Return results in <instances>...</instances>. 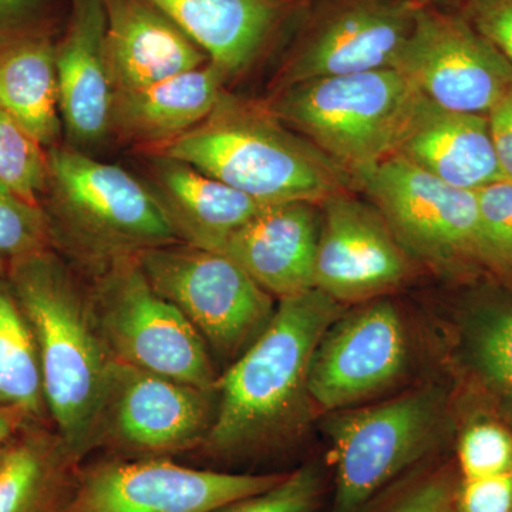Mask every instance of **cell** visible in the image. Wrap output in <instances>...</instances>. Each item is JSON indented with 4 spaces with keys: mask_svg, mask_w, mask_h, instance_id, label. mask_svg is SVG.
Listing matches in <instances>:
<instances>
[{
    "mask_svg": "<svg viewBox=\"0 0 512 512\" xmlns=\"http://www.w3.org/2000/svg\"><path fill=\"white\" fill-rule=\"evenodd\" d=\"M106 2V60L113 93L141 89L210 63L150 0Z\"/></svg>",
    "mask_w": 512,
    "mask_h": 512,
    "instance_id": "19",
    "label": "cell"
},
{
    "mask_svg": "<svg viewBox=\"0 0 512 512\" xmlns=\"http://www.w3.org/2000/svg\"><path fill=\"white\" fill-rule=\"evenodd\" d=\"M498 284L464 313L461 353L478 389L512 426V285Z\"/></svg>",
    "mask_w": 512,
    "mask_h": 512,
    "instance_id": "24",
    "label": "cell"
},
{
    "mask_svg": "<svg viewBox=\"0 0 512 512\" xmlns=\"http://www.w3.org/2000/svg\"><path fill=\"white\" fill-rule=\"evenodd\" d=\"M42 205L53 249L87 278L150 249L180 244L143 178L90 153L47 148Z\"/></svg>",
    "mask_w": 512,
    "mask_h": 512,
    "instance_id": "4",
    "label": "cell"
},
{
    "mask_svg": "<svg viewBox=\"0 0 512 512\" xmlns=\"http://www.w3.org/2000/svg\"><path fill=\"white\" fill-rule=\"evenodd\" d=\"M406 362V329L396 306L369 303L340 316L320 339L309 367V397L323 409H343L392 384Z\"/></svg>",
    "mask_w": 512,
    "mask_h": 512,
    "instance_id": "15",
    "label": "cell"
},
{
    "mask_svg": "<svg viewBox=\"0 0 512 512\" xmlns=\"http://www.w3.org/2000/svg\"><path fill=\"white\" fill-rule=\"evenodd\" d=\"M457 493L450 471H434L404 485L376 512H453Z\"/></svg>",
    "mask_w": 512,
    "mask_h": 512,
    "instance_id": "32",
    "label": "cell"
},
{
    "mask_svg": "<svg viewBox=\"0 0 512 512\" xmlns=\"http://www.w3.org/2000/svg\"><path fill=\"white\" fill-rule=\"evenodd\" d=\"M0 109L46 148L60 144L63 123L52 35L22 37L0 46Z\"/></svg>",
    "mask_w": 512,
    "mask_h": 512,
    "instance_id": "23",
    "label": "cell"
},
{
    "mask_svg": "<svg viewBox=\"0 0 512 512\" xmlns=\"http://www.w3.org/2000/svg\"><path fill=\"white\" fill-rule=\"evenodd\" d=\"M356 190L320 202L315 285L333 299L359 302L402 284L409 258L382 214Z\"/></svg>",
    "mask_w": 512,
    "mask_h": 512,
    "instance_id": "14",
    "label": "cell"
},
{
    "mask_svg": "<svg viewBox=\"0 0 512 512\" xmlns=\"http://www.w3.org/2000/svg\"><path fill=\"white\" fill-rule=\"evenodd\" d=\"M227 84V76L208 63L151 86L114 93L110 138L143 153L183 136L210 116Z\"/></svg>",
    "mask_w": 512,
    "mask_h": 512,
    "instance_id": "21",
    "label": "cell"
},
{
    "mask_svg": "<svg viewBox=\"0 0 512 512\" xmlns=\"http://www.w3.org/2000/svg\"><path fill=\"white\" fill-rule=\"evenodd\" d=\"M79 463L56 431L29 424L9 441L0 467V512H37Z\"/></svg>",
    "mask_w": 512,
    "mask_h": 512,
    "instance_id": "25",
    "label": "cell"
},
{
    "mask_svg": "<svg viewBox=\"0 0 512 512\" xmlns=\"http://www.w3.org/2000/svg\"><path fill=\"white\" fill-rule=\"evenodd\" d=\"M340 316L342 303L318 288L279 299L271 323L218 379L205 450L232 456L284 439L309 396L313 353Z\"/></svg>",
    "mask_w": 512,
    "mask_h": 512,
    "instance_id": "2",
    "label": "cell"
},
{
    "mask_svg": "<svg viewBox=\"0 0 512 512\" xmlns=\"http://www.w3.org/2000/svg\"><path fill=\"white\" fill-rule=\"evenodd\" d=\"M511 512H512V508H511Z\"/></svg>",
    "mask_w": 512,
    "mask_h": 512,
    "instance_id": "41",
    "label": "cell"
},
{
    "mask_svg": "<svg viewBox=\"0 0 512 512\" xmlns=\"http://www.w3.org/2000/svg\"><path fill=\"white\" fill-rule=\"evenodd\" d=\"M458 461L464 480L512 471V431L501 421H474L461 434Z\"/></svg>",
    "mask_w": 512,
    "mask_h": 512,
    "instance_id": "30",
    "label": "cell"
},
{
    "mask_svg": "<svg viewBox=\"0 0 512 512\" xmlns=\"http://www.w3.org/2000/svg\"><path fill=\"white\" fill-rule=\"evenodd\" d=\"M52 30L45 0H0V46L22 37L52 35Z\"/></svg>",
    "mask_w": 512,
    "mask_h": 512,
    "instance_id": "34",
    "label": "cell"
},
{
    "mask_svg": "<svg viewBox=\"0 0 512 512\" xmlns=\"http://www.w3.org/2000/svg\"><path fill=\"white\" fill-rule=\"evenodd\" d=\"M138 262L221 360L235 362L274 318V296L222 252L180 242L143 252Z\"/></svg>",
    "mask_w": 512,
    "mask_h": 512,
    "instance_id": "8",
    "label": "cell"
},
{
    "mask_svg": "<svg viewBox=\"0 0 512 512\" xmlns=\"http://www.w3.org/2000/svg\"><path fill=\"white\" fill-rule=\"evenodd\" d=\"M426 2L434 3V5L446 6V8H456L458 0H426Z\"/></svg>",
    "mask_w": 512,
    "mask_h": 512,
    "instance_id": "38",
    "label": "cell"
},
{
    "mask_svg": "<svg viewBox=\"0 0 512 512\" xmlns=\"http://www.w3.org/2000/svg\"><path fill=\"white\" fill-rule=\"evenodd\" d=\"M394 69L441 109L487 116L512 86V64L456 8L424 0Z\"/></svg>",
    "mask_w": 512,
    "mask_h": 512,
    "instance_id": "11",
    "label": "cell"
},
{
    "mask_svg": "<svg viewBox=\"0 0 512 512\" xmlns=\"http://www.w3.org/2000/svg\"><path fill=\"white\" fill-rule=\"evenodd\" d=\"M476 194L485 268L491 278L512 285V181L503 178Z\"/></svg>",
    "mask_w": 512,
    "mask_h": 512,
    "instance_id": "29",
    "label": "cell"
},
{
    "mask_svg": "<svg viewBox=\"0 0 512 512\" xmlns=\"http://www.w3.org/2000/svg\"><path fill=\"white\" fill-rule=\"evenodd\" d=\"M217 410V389H201L114 362L101 407L96 447L144 454L204 444Z\"/></svg>",
    "mask_w": 512,
    "mask_h": 512,
    "instance_id": "13",
    "label": "cell"
},
{
    "mask_svg": "<svg viewBox=\"0 0 512 512\" xmlns=\"http://www.w3.org/2000/svg\"><path fill=\"white\" fill-rule=\"evenodd\" d=\"M284 477L197 470L160 457L104 461L84 471L62 512H214Z\"/></svg>",
    "mask_w": 512,
    "mask_h": 512,
    "instance_id": "12",
    "label": "cell"
},
{
    "mask_svg": "<svg viewBox=\"0 0 512 512\" xmlns=\"http://www.w3.org/2000/svg\"><path fill=\"white\" fill-rule=\"evenodd\" d=\"M407 255L454 272L487 274L476 191L444 183L393 156L356 180Z\"/></svg>",
    "mask_w": 512,
    "mask_h": 512,
    "instance_id": "7",
    "label": "cell"
},
{
    "mask_svg": "<svg viewBox=\"0 0 512 512\" xmlns=\"http://www.w3.org/2000/svg\"><path fill=\"white\" fill-rule=\"evenodd\" d=\"M47 177V148L8 111L0 109V183L40 205Z\"/></svg>",
    "mask_w": 512,
    "mask_h": 512,
    "instance_id": "27",
    "label": "cell"
},
{
    "mask_svg": "<svg viewBox=\"0 0 512 512\" xmlns=\"http://www.w3.org/2000/svg\"><path fill=\"white\" fill-rule=\"evenodd\" d=\"M143 177L183 244L222 252L264 204L174 158L143 156Z\"/></svg>",
    "mask_w": 512,
    "mask_h": 512,
    "instance_id": "20",
    "label": "cell"
},
{
    "mask_svg": "<svg viewBox=\"0 0 512 512\" xmlns=\"http://www.w3.org/2000/svg\"><path fill=\"white\" fill-rule=\"evenodd\" d=\"M424 0H308L269 93L308 80L394 69Z\"/></svg>",
    "mask_w": 512,
    "mask_h": 512,
    "instance_id": "9",
    "label": "cell"
},
{
    "mask_svg": "<svg viewBox=\"0 0 512 512\" xmlns=\"http://www.w3.org/2000/svg\"><path fill=\"white\" fill-rule=\"evenodd\" d=\"M47 249H53L52 235L42 205L0 183V272Z\"/></svg>",
    "mask_w": 512,
    "mask_h": 512,
    "instance_id": "28",
    "label": "cell"
},
{
    "mask_svg": "<svg viewBox=\"0 0 512 512\" xmlns=\"http://www.w3.org/2000/svg\"><path fill=\"white\" fill-rule=\"evenodd\" d=\"M184 30L228 82L247 73L295 25L308 0H150Z\"/></svg>",
    "mask_w": 512,
    "mask_h": 512,
    "instance_id": "17",
    "label": "cell"
},
{
    "mask_svg": "<svg viewBox=\"0 0 512 512\" xmlns=\"http://www.w3.org/2000/svg\"><path fill=\"white\" fill-rule=\"evenodd\" d=\"M5 276L35 338L47 414L80 460L96 448L116 362L97 325L89 284L55 249L16 262Z\"/></svg>",
    "mask_w": 512,
    "mask_h": 512,
    "instance_id": "1",
    "label": "cell"
},
{
    "mask_svg": "<svg viewBox=\"0 0 512 512\" xmlns=\"http://www.w3.org/2000/svg\"><path fill=\"white\" fill-rule=\"evenodd\" d=\"M443 416L437 390H419L330 420L329 458L335 467L332 512H362L393 478L431 447Z\"/></svg>",
    "mask_w": 512,
    "mask_h": 512,
    "instance_id": "10",
    "label": "cell"
},
{
    "mask_svg": "<svg viewBox=\"0 0 512 512\" xmlns=\"http://www.w3.org/2000/svg\"><path fill=\"white\" fill-rule=\"evenodd\" d=\"M458 512H511L512 471L464 480L457 493Z\"/></svg>",
    "mask_w": 512,
    "mask_h": 512,
    "instance_id": "35",
    "label": "cell"
},
{
    "mask_svg": "<svg viewBox=\"0 0 512 512\" xmlns=\"http://www.w3.org/2000/svg\"><path fill=\"white\" fill-rule=\"evenodd\" d=\"M29 424H35V421L30 420L25 413L0 407V447L5 446Z\"/></svg>",
    "mask_w": 512,
    "mask_h": 512,
    "instance_id": "37",
    "label": "cell"
},
{
    "mask_svg": "<svg viewBox=\"0 0 512 512\" xmlns=\"http://www.w3.org/2000/svg\"><path fill=\"white\" fill-rule=\"evenodd\" d=\"M141 156L174 158L261 204L322 202L355 181L261 101L225 92L210 116Z\"/></svg>",
    "mask_w": 512,
    "mask_h": 512,
    "instance_id": "3",
    "label": "cell"
},
{
    "mask_svg": "<svg viewBox=\"0 0 512 512\" xmlns=\"http://www.w3.org/2000/svg\"><path fill=\"white\" fill-rule=\"evenodd\" d=\"M322 494L318 468L305 466L285 477L274 487L242 498L214 512H316Z\"/></svg>",
    "mask_w": 512,
    "mask_h": 512,
    "instance_id": "31",
    "label": "cell"
},
{
    "mask_svg": "<svg viewBox=\"0 0 512 512\" xmlns=\"http://www.w3.org/2000/svg\"><path fill=\"white\" fill-rule=\"evenodd\" d=\"M456 9L512 64V0H458Z\"/></svg>",
    "mask_w": 512,
    "mask_h": 512,
    "instance_id": "33",
    "label": "cell"
},
{
    "mask_svg": "<svg viewBox=\"0 0 512 512\" xmlns=\"http://www.w3.org/2000/svg\"><path fill=\"white\" fill-rule=\"evenodd\" d=\"M0 274H2V272H0ZM3 275H5V274H3Z\"/></svg>",
    "mask_w": 512,
    "mask_h": 512,
    "instance_id": "40",
    "label": "cell"
},
{
    "mask_svg": "<svg viewBox=\"0 0 512 512\" xmlns=\"http://www.w3.org/2000/svg\"><path fill=\"white\" fill-rule=\"evenodd\" d=\"M8 443H6L5 446L0 447V467H2L3 458H5L6 447H8Z\"/></svg>",
    "mask_w": 512,
    "mask_h": 512,
    "instance_id": "39",
    "label": "cell"
},
{
    "mask_svg": "<svg viewBox=\"0 0 512 512\" xmlns=\"http://www.w3.org/2000/svg\"><path fill=\"white\" fill-rule=\"evenodd\" d=\"M498 164L505 180L512 181V86L487 114Z\"/></svg>",
    "mask_w": 512,
    "mask_h": 512,
    "instance_id": "36",
    "label": "cell"
},
{
    "mask_svg": "<svg viewBox=\"0 0 512 512\" xmlns=\"http://www.w3.org/2000/svg\"><path fill=\"white\" fill-rule=\"evenodd\" d=\"M87 284L97 325L117 362L217 389L220 377L204 339L150 284L138 258L111 265Z\"/></svg>",
    "mask_w": 512,
    "mask_h": 512,
    "instance_id": "6",
    "label": "cell"
},
{
    "mask_svg": "<svg viewBox=\"0 0 512 512\" xmlns=\"http://www.w3.org/2000/svg\"><path fill=\"white\" fill-rule=\"evenodd\" d=\"M396 156L461 190L503 180L488 117L441 109L424 100Z\"/></svg>",
    "mask_w": 512,
    "mask_h": 512,
    "instance_id": "22",
    "label": "cell"
},
{
    "mask_svg": "<svg viewBox=\"0 0 512 512\" xmlns=\"http://www.w3.org/2000/svg\"><path fill=\"white\" fill-rule=\"evenodd\" d=\"M0 407L39 423L47 414L35 338L8 279L0 274Z\"/></svg>",
    "mask_w": 512,
    "mask_h": 512,
    "instance_id": "26",
    "label": "cell"
},
{
    "mask_svg": "<svg viewBox=\"0 0 512 512\" xmlns=\"http://www.w3.org/2000/svg\"><path fill=\"white\" fill-rule=\"evenodd\" d=\"M426 97L397 69L322 77L262 103L355 181L396 156Z\"/></svg>",
    "mask_w": 512,
    "mask_h": 512,
    "instance_id": "5",
    "label": "cell"
},
{
    "mask_svg": "<svg viewBox=\"0 0 512 512\" xmlns=\"http://www.w3.org/2000/svg\"><path fill=\"white\" fill-rule=\"evenodd\" d=\"M320 202L269 204L239 228L222 249L274 298L315 289Z\"/></svg>",
    "mask_w": 512,
    "mask_h": 512,
    "instance_id": "18",
    "label": "cell"
},
{
    "mask_svg": "<svg viewBox=\"0 0 512 512\" xmlns=\"http://www.w3.org/2000/svg\"><path fill=\"white\" fill-rule=\"evenodd\" d=\"M104 0H70L69 20L56 43L59 106L67 144L96 150L110 138L113 100L106 60Z\"/></svg>",
    "mask_w": 512,
    "mask_h": 512,
    "instance_id": "16",
    "label": "cell"
}]
</instances>
